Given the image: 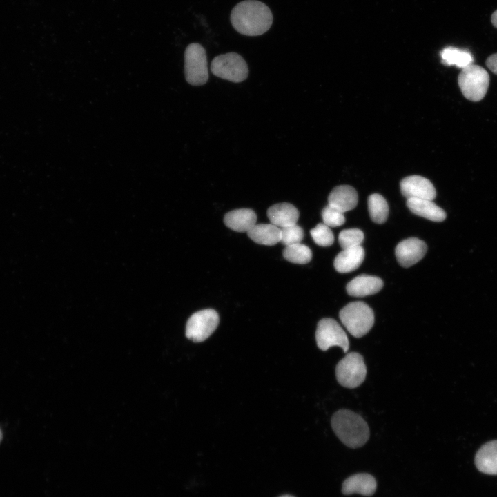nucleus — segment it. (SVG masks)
<instances>
[{"mask_svg":"<svg viewBox=\"0 0 497 497\" xmlns=\"http://www.w3.org/2000/svg\"><path fill=\"white\" fill-rule=\"evenodd\" d=\"M407 206L413 213L433 222H442L447 216L445 211L432 200L409 198Z\"/></svg>","mask_w":497,"mask_h":497,"instance_id":"18","label":"nucleus"},{"mask_svg":"<svg viewBox=\"0 0 497 497\" xmlns=\"http://www.w3.org/2000/svg\"><path fill=\"white\" fill-rule=\"evenodd\" d=\"M458 82L466 99L471 101H479L487 92L489 75L485 68L472 64L462 69Z\"/></svg>","mask_w":497,"mask_h":497,"instance_id":"4","label":"nucleus"},{"mask_svg":"<svg viewBox=\"0 0 497 497\" xmlns=\"http://www.w3.org/2000/svg\"><path fill=\"white\" fill-rule=\"evenodd\" d=\"M368 209L370 217L376 224H383L388 217L389 206L380 195L374 193L368 198Z\"/></svg>","mask_w":497,"mask_h":497,"instance_id":"22","label":"nucleus"},{"mask_svg":"<svg viewBox=\"0 0 497 497\" xmlns=\"http://www.w3.org/2000/svg\"><path fill=\"white\" fill-rule=\"evenodd\" d=\"M474 462L480 472L497 475V440L481 446L476 454Z\"/></svg>","mask_w":497,"mask_h":497,"instance_id":"16","label":"nucleus"},{"mask_svg":"<svg viewBox=\"0 0 497 497\" xmlns=\"http://www.w3.org/2000/svg\"><path fill=\"white\" fill-rule=\"evenodd\" d=\"M331 422L338 438L349 447H360L369 438V429L366 421L351 410H338L333 415Z\"/></svg>","mask_w":497,"mask_h":497,"instance_id":"2","label":"nucleus"},{"mask_svg":"<svg viewBox=\"0 0 497 497\" xmlns=\"http://www.w3.org/2000/svg\"><path fill=\"white\" fill-rule=\"evenodd\" d=\"M267 216L271 224L282 228L295 224L299 219V211L293 204L283 202L269 208Z\"/></svg>","mask_w":497,"mask_h":497,"instance_id":"14","label":"nucleus"},{"mask_svg":"<svg viewBox=\"0 0 497 497\" xmlns=\"http://www.w3.org/2000/svg\"><path fill=\"white\" fill-rule=\"evenodd\" d=\"M363 240V232L358 228L342 230L338 236V241L342 249L360 246Z\"/></svg>","mask_w":497,"mask_h":497,"instance_id":"24","label":"nucleus"},{"mask_svg":"<svg viewBox=\"0 0 497 497\" xmlns=\"http://www.w3.org/2000/svg\"><path fill=\"white\" fill-rule=\"evenodd\" d=\"M283 257L287 261L298 264H305L312 258L311 250L301 243L286 246L283 250Z\"/></svg>","mask_w":497,"mask_h":497,"instance_id":"23","label":"nucleus"},{"mask_svg":"<svg viewBox=\"0 0 497 497\" xmlns=\"http://www.w3.org/2000/svg\"><path fill=\"white\" fill-rule=\"evenodd\" d=\"M376 486L373 476L369 474L360 473L349 476L344 481L342 492L345 495L359 494L370 496L375 493Z\"/></svg>","mask_w":497,"mask_h":497,"instance_id":"12","label":"nucleus"},{"mask_svg":"<svg viewBox=\"0 0 497 497\" xmlns=\"http://www.w3.org/2000/svg\"><path fill=\"white\" fill-rule=\"evenodd\" d=\"M400 186L402 195L407 199L433 200L436 196L433 184L428 179L420 175L406 177L400 182Z\"/></svg>","mask_w":497,"mask_h":497,"instance_id":"10","label":"nucleus"},{"mask_svg":"<svg viewBox=\"0 0 497 497\" xmlns=\"http://www.w3.org/2000/svg\"><path fill=\"white\" fill-rule=\"evenodd\" d=\"M315 339L318 348L322 351L338 346L347 353L349 348V342L345 331L333 318H323L318 322Z\"/></svg>","mask_w":497,"mask_h":497,"instance_id":"9","label":"nucleus"},{"mask_svg":"<svg viewBox=\"0 0 497 497\" xmlns=\"http://www.w3.org/2000/svg\"><path fill=\"white\" fill-rule=\"evenodd\" d=\"M311 235L314 242L321 246H329L334 242V235L330 227L324 223L318 224L311 230Z\"/></svg>","mask_w":497,"mask_h":497,"instance_id":"25","label":"nucleus"},{"mask_svg":"<svg viewBox=\"0 0 497 497\" xmlns=\"http://www.w3.org/2000/svg\"><path fill=\"white\" fill-rule=\"evenodd\" d=\"M280 497H294V496H291V495L286 494V495H282V496H280Z\"/></svg>","mask_w":497,"mask_h":497,"instance_id":"30","label":"nucleus"},{"mask_svg":"<svg viewBox=\"0 0 497 497\" xmlns=\"http://www.w3.org/2000/svg\"><path fill=\"white\" fill-rule=\"evenodd\" d=\"M303 237L304 231L296 224L281 228L280 242L286 246L300 243Z\"/></svg>","mask_w":497,"mask_h":497,"instance_id":"26","label":"nucleus"},{"mask_svg":"<svg viewBox=\"0 0 497 497\" xmlns=\"http://www.w3.org/2000/svg\"><path fill=\"white\" fill-rule=\"evenodd\" d=\"M220 321L216 311L207 309L193 313L186 326V336L195 342L207 339L216 329Z\"/></svg>","mask_w":497,"mask_h":497,"instance_id":"8","label":"nucleus"},{"mask_svg":"<svg viewBox=\"0 0 497 497\" xmlns=\"http://www.w3.org/2000/svg\"><path fill=\"white\" fill-rule=\"evenodd\" d=\"M322 217L324 224L329 227L340 226L345 222L344 213L329 205L322 211Z\"/></svg>","mask_w":497,"mask_h":497,"instance_id":"27","label":"nucleus"},{"mask_svg":"<svg viewBox=\"0 0 497 497\" xmlns=\"http://www.w3.org/2000/svg\"><path fill=\"white\" fill-rule=\"evenodd\" d=\"M257 215L249 208H240L227 213L224 217L225 225L237 232H248L255 224Z\"/></svg>","mask_w":497,"mask_h":497,"instance_id":"19","label":"nucleus"},{"mask_svg":"<svg viewBox=\"0 0 497 497\" xmlns=\"http://www.w3.org/2000/svg\"><path fill=\"white\" fill-rule=\"evenodd\" d=\"M367 368L363 357L356 352L347 353L335 367L338 382L349 389L360 386L365 380Z\"/></svg>","mask_w":497,"mask_h":497,"instance_id":"7","label":"nucleus"},{"mask_svg":"<svg viewBox=\"0 0 497 497\" xmlns=\"http://www.w3.org/2000/svg\"><path fill=\"white\" fill-rule=\"evenodd\" d=\"M364 258V250L361 245L342 249L334 260V267L339 273H349L357 269L362 263Z\"/></svg>","mask_w":497,"mask_h":497,"instance_id":"17","label":"nucleus"},{"mask_svg":"<svg viewBox=\"0 0 497 497\" xmlns=\"http://www.w3.org/2000/svg\"><path fill=\"white\" fill-rule=\"evenodd\" d=\"M440 56L444 64L456 66L462 69L472 64L474 61V57L469 50L452 46L443 49Z\"/></svg>","mask_w":497,"mask_h":497,"instance_id":"21","label":"nucleus"},{"mask_svg":"<svg viewBox=\"0 0 497 497\" xmlns=\"http://www.w3.org/2000/svg\"><path fill=\"white\" fill-rule=\"evenodd\" d=\"M247 234L255 243L262 245L273 246L281 240V228L272 224H255Z\"/></svg>","mask_w":497,"mask_h":497,"instance_id":"20","label":"nucleus"},{"mask_svg":"<svg viewBox=\"0 0 497 497\" xmlns=\"http://www.w3.org/2000/svg\"><path fill=\"white\" fill-rule=\"evenodd\" d=\"M1 439H2V433H1V429H0V442H1Z\"/></svg>","mask_w":497,"mask_h":497,"instance_id":"31","label":"nucleus"},{"mask_svg":"<svg viewBox=\"0 0 497 497\" xmlns=\"http://www.w3.org/2000/svg\"><path fill=\"white\" fill-rule=\"evenodd\" d=\"M270 8L257 0H244L232 9L231 22L235 30L246 36H258L267 32L273 23Z\"/></svg>","mask_w":497,"mask_h":497,"instance_id":"1","label":"nucleus"},{"mask_svg":"<svg viewBox=\"0 0 497 497\" xmlns=\"http://www.w3.org/2000/svg\"><path fill=\"white\" fill-rule=\"evenodd\" d=\"M211 70L216 77L235 83L244 81L248 75L246 61L233 52L216 56L212 60Z\"/></svg>","mask_w":497,"mask_h":497,"instance_id":"6","label":"nucleus"},{"mask_svg":"<svg viewBox=\"0 0 497 497\" xmlns=\"http://www.w3.org/2000/svg\"><path fill=\"white\" fill-rule=\"evenodd\" d=\"M184 73L186 81L193 86L205 84L208 79L206 52L198 43L189 44L184 52Z\"/></svg>","mask_w":497,"mask_h":497,"instance_id":"5","label":"nucleus"},{"mask_svg":"<svg viewBox=\"0 0 497 497\" xmlns=\"http://www.w3.org/2000/svg\"><path fill=\"white\" fill-rule=\"evenodd\" d=\"M339 317L347 331L355 338L366 335L374 324L373 310L360 301L347 304L340 311Z\"/></svg>","mask_w":497,"mask_h":497,"instance_id":"3","label":"nucleus"},{"mask_svg":"<svg viewBox=\"0 0 497 497\" xmlns=\"http://www.w3.org/2000/svg\"><path fill=\"white\" fill-rule=\"evenodd\" d=\"M358 193L349 185L335 187L328 197V205L344 213L355 208L358 204Z\"/></svg>","mask_w":497,"mask_h":497,"instance_id":"13","label":"nucleus"},{"mask_svg":"<svg viewBox=\"0 0 497 497\" xmlns=\"http://www.w3.org/2000/svg\"><path fill=\"white\" fill-rule=\"evenodd\" d=\"M427 251L426 243L418 238L411 237L399 242L395 253L398 263L407 268L419 262Z\"/></svg>","mask_w":497,"mask_h":497,"instance_id":"11","label":"nucleus"},{"mask_svg":"<svg viewBox=\"0 0 497 497\" xmlns=\"http://www.w3.org/2000/svg\"><path fill=\"white\" fill-rule=\"evenodd\" d=\"M487 68L494 74L497 75V53L489 56L486 60Z\"/></svg>","mask_w":497,"mask_h":497,"instance_id":"28","label":"nucleus"},{"mask_svg":"<svg viewBox=\"0 0 497 497\" xmlns=\"http://www.w3.org/2000/svg\"><path fill=\"white\" fill-rule=\"evenodd\" d=\"M383 286L382 280L375 276L360 275L347 285V291L349 295L364 297L373 295L380 291Z\"/></svg>","mask_w":497,"mask_h":497,"instance_id":"15","label":"nucleus"},{"mask_svg":"<svg viewBox=\"0 0 497 497\" xmlns=\"http://www.w3.org/2000/svg\"><path fill=\"white\" fill-rule=\"evenodd\" d=\"M491 21L492 25L497 28V10H495L491 14Z\"/></svg>","mask_w":497,"mask_h":497,"instance_id":"29","label":"nucleus"}]
</instances>
